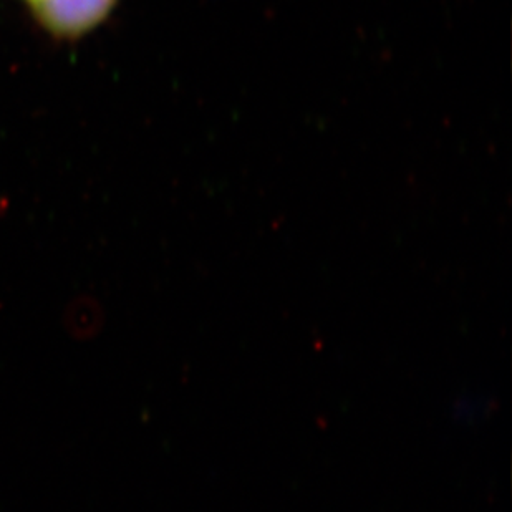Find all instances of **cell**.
<instances>
[{"label": "cell", "instance_id": "cell-1", "mask_svg": "<svg viewBox=\"0 0 512 512\" xmlns=\"http://www.w3.org/2000/svg\"><path fill=\"white\" fill-rule=\"evenodd\" d=\"M118 0H29L37 24L57 39L83 37L112 14Z\"/></svg>", "mask_w": 512, "mask_h": 512}, {"label": "cell", "instance_id": "cell-2", "mask_svg": "<svg viewBox=\"0 0 512 512\" xmlns=\"http://www.w3.org/2000/svg\"><path fill=\"white\" fill-rule=\"evenodd\" d=\"M25 4H27V2H29V0H24Z\"/></svg>", "mask_w": 512, "mask_h": 512}]
</instances>
